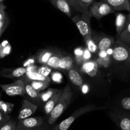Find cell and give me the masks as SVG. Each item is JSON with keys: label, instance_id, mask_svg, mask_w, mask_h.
Segmentation results:
<instances>
[{"label": "cell", "instance_id": "obj_2", "mask_svg": "<svg viewBox=\"0 0 130 130\" xmlns=\"http://www.w3.org/2000/svg\"><path fill=\"white\" fill-rule=\"evenodd\" d=\"M105 107L104 106H96L95 105H87L82 107L79 108L75 110L68 118L62 121L61 123L56 125L54 127L53 130H68L74 121L81 116L89 112L94 111V110H103L105 109Z\"/></svg>", "mask_w": 130, "mask_h": 130}, {"label": "cell", "instance_id": "obj_19", "mask_svg": "<svg viewBox=\"0 0 130 130\" xmlns=\"http://www.w3.org/2000/svg\"><path fill=\"white\" fill-rule=\"evenodd\" d=\"M74 61L72 57L67 55H63L61 58L59 70H65L69 71V70L74 69Z\"/></svg>", "mask_w": 130, "mask_h": 130}, {"label": "cell", "instance_id": "obj_21", "mask_svg": "<svg viewBox=\"0 0 130 130\" xmlns=\"http://www.w3.org/2000/svg\"><path fill=\"white\" fill-rule=\"evenodd\" d=\"M62 56L63 55L60 53L55 52L54 54L52 56V57L48 61L46 66H48V67L52 69L59 70L61 58H62Z\"/></svg>", "mask_w": 130, "mask_h": 130}, {"label": "cell", "instance_id": "obj_33", "mask_svg": "<svg viewBox=\"0 0 130 130\" xmlns=\"http://www.w3.org/2000/svg\"><path fill=\"white\" fill-rule=\"evenodd\" d=\"M120 107L125 111L130 112V96H126L121 100Z\"/></svg>", "mask_w": 130, "mask_h": 130}, {"label": "cell", "instance_id": "obj_47", "mask_svg": "<svg viewBox=\"0 0 130 130\" xmlns=\"http://www.w3.org/2000/svg\"><path fill=\"white\" fill-rule=\"evenodd\" d=\"M3 1V0H0V2H1H1H2V1Z\"/></svg>", "mask_w": 130, "mask_h": 130}, {"label": "cell", "instance_id": "obj_6", "mask_svg": "<svg viewBox=\"0 0 130 130\" xmlns=\"http://www.w3.org/2000/svg\"><path fill=\"white\" fill-rule=\"evenodd\" d=\"M1 88L4 92L10 96H23L25 94V88L24 83L21 79L15 82L7 85H1Z\"/></svg>", "mask_w": 130, "mask_h": 130}, {"label": "cell", "instance_id": "obj_10", "mask_svg": "<svg viewBox=\"0 0 130 130\" xmlns=\"http://www.w3.org/2000/svg\"><path fill=\"white\" fill-rule=\"evenodd\" d=\"M26 72V68L21 67L15 69H2L0 71V74L7 78H17L22 77Z\"/></svg>", "mask_w": 130, "mask_h": 130}, {"label": "cell", "instance_id": "obj_44", "mask_svg": "<svg viewBox=\"0 0 130 130\" xmlns=\"http://www.w3.org/2000/svg\"><path fill=\"white\" fill-rule=\"evenodd\" d=\"M32 130H44V129H32Z\"/></svg>", "mask_w": 130, "mask_h": 130}, {"label": "cell", "instance_id": "obj_31", "mask_svg": "<svg viewBox=\"0 0 130 130\" xmlns=\"http://www.w3.org/2000/svg\"><path fill=\"white\" fill-rule=\"evenodd\" d=\"M52 71V69L49 67L48 66H46V65H42L40 67H38L37 72L39 73L40 74L43 75V76L45 77H48L50 74H51Z\"/></svg>", "mask_w": 130, "mask_h": 130}, {"label": "cell", "instance_id": "obj_26", "mask_svg": "<svg viewBox=\"0 0 130 130\" xmlns=\"http://www.w3.org/2000/svg\"><path fill=\"white\" fill-rule=\"evenodd\" d=\"M60 90L57 89H49L46 92L40 94V100L43 102H48L50 99H52L53 96L58 93Z\"/></svg>", "mask_w": 130, "mask_h": 130}, {"label": "cell", "instance_id": "obj_24", "mask_svg": "<svg viewBox=\"0 0 130 130\" xmlns=\"http://www.w3.org/2000/svg\"><path fill=\"white\" fill-rule=\"evenodd\" d=\"M128 24L126 29L118 37V40L130 46V13L128 14Z\"/></svg>", "mask_w": 130, "mask_h": 130}, {"label": "cell", "instance_id": "obj_48", "mask_svg": "<svg viewBox=\"0 0 130 130\" xmlns=\"http://www.w3.org/2000/svg\"><path fill=\"white\" fill-rule=\"evenodd\" d=\"M0 101H1V100H0Z\"/></svg>", "mask_w": 130, "mask_h": 130}, {"label": "cell", "instance_id": "obj_32", "mask_svg": "<svg viewBox=\"0 0 130 130\" xmlns=\"http://www.w3.org/2000/svg\"><path fill=\"white\" fill-rule=\"evenodd\" d=\"M17 123L13 120H10L0 127V130H15Z\"/></svg>", "mask_w": 130, "mask_h": 130}, {"label": "cell", "instance_id": "obj_13", "mask_svg": "<svg viewBox=\"0 0 130 130\" xmlns=\"http://www.w3.org/2000/svg\"><path fill=\"white\" fill-rule=\"evenodd\" d=\"M128 15L126 16L122 13H118L116 15L115 24L118 37L126 29L128 24Z\"/></svg>", "mask_w": 130, "mask_h": 130}, {"label": "cell", "instance_id": "obj_27", "mask_svg": "<svg viewBox=\"0 0 130 130\" xmlns=\"http://www.w3.org/2000/svg\"><path fill=\"white\" fill-rule=\"evenodd\" d=\"M83 53L84 49L81 47H79V48L75 49V58H76V64L78 66H82V64L83 63Z\"/></svg>", "mask_w": 130, "mask_h": 130}, {"label": "cell", "instance_id": "obj_35", "mask_svg": "<svg viewBox=\"0 0 130 130\" xmlns=\"http://www.w3.org/2000/svg\"><path fill=\"white\" fill-rule=\"evenodd\" d=\"M77 1L79 3V5L82 6L83 8L85 9L86 11H89V7L94 2V0H77Z\"/></svg>", "mask_w": 130, "mask_h": 130}, {"label": "cell", "instance_id": "obj_15", "mask_svg": "<svg viewBox=\"0 0 130 130\" xmlns=\"http://www.w3.org/2000/svg\"><path fill=\"white\" fill-rule=\"evenodd\" d=\"M50 1L56 8L59 10L69 17H71L72 16L71 6L67 0H50Z\"/></svg>", "mask_w": 130, "mask_h": 130}, {"label": "cell", "instance_id": "obj_36", "mask_svg": "<svg viewBox=\"0 0 130 130\" xmlns=\"http://www.w3.org/2000/svg\"><path fill=\"white\" fill-rule=\"evenodd\" d=\"M10 120V116L5 114L0 110V127Z\"/></svg>", "mask_w": 130, "mask_h": 130}, {"label": "cell", "instance_id": "obj_20", "mask_svg": "<svg viewBox=\"0 0 130 130\" xmlns=\"http://www.w3.org/2000/svg\"><path fill=\"white\" fill-rule=\"evenodd\" d=\"M68 75L70 80L74 85L79 86V87H81L83 85V80L82 77L77 70L74 69L69 70L68 71Z\"/></svg>", "mask_w": 130, "mask_h": 130}, {"label": "cell", "instance_id": "obj_43", "mask_svg": "<svg viewBox=\"0 0 130 130\" xmlns=\"http://www.w3.org/2000/svg\"><path fill=\"white\" fill-rule=\"evenodd\" d=\"M15 130H27V129H20V128H16V129Z\"/></svg>", "mask_w": 130, "mask_h": 130}, {"label": "cell", "instance_id": "obj_30", "mask_svg": "<svg viewBox=\"0 0 130 130\" xmlns=\"http://www.w3.org/2000/svg\"><path fill=\"white\" fill-rule=\"evenodd\" d=\"M96 62L99 67H108L110 65V62H111L110 55H108L107 57H104V58H98L96 60Z\"/></svg>", "mask_w": 130, "mask_h": 130}, {"label": "cell", "instance_id": "obj_41", "mask_svg": "<svg viewBox=\"0 0 130 130\" xmlns=\"http://www.w3.org/2000/svg\"><path fill=\"white\" fill-rule=\"evenodd\" d=\"M27 70V72H34V71H37L38 70V67L35 66L34 65L31 66H29V67H25Z\"/></svg>", "mask_w": 130, "mask_h": 130}, {"label": "cell", "instance_id": "obj_5", "mask_svg": "<svg viewBox=\"0 0 130 130\" xmlns=\"http://www.w3.org/2000/svg\"><path fill=\"white\" fill-rule=\"evenodd\" d=\"M89 11L93 17L100 20L104 16L114 12V10L108 4L103 1H95L89 7Z\"/></svg>", "mask_w": 130, "mask_h": 130}, {"label": "cell", "instance_id": "obj_22", "mask_svg": "<svg viewBox=\"0 0 130 130\" xmlns=\"http://www.w3.org/2000/svg\"><path fill=\"white\" fill-rule=\"evenodd\" d=\"M22 80H25L27 82L29 83L36 91L40 93V91L44 90L47 86L49 85V82H44V81H30L27 79L25 76H23L21 78Z\"/></svg>", "mask_w": 130, "mask_h": 130}, {"label": "cell", "instance_id": "obj_17", "mask_svg": "<svg viewBox=\"0 0 130 130\" xmlns=\"http://www.w3.org/2000/svg\"><path fill=\"white\" fill-rule=\"evenodd\" d=\"M62 91L60 90L58 93L56 94V95H55V96H53L52 99H50L48 102H46V103L45 105H44V112H45L46 115L49 116L50 114V113L52 112L53 109H54L55 105H57V104L58 103V100H59L60 98L61 95H62Z\"/></svg>", "mask_w": 130, "mask_h": 130}, {"label": "cell", "instance_id": "obj_46", "mask_svg": "<svg viewBox=\"0 0 130 130\" xmlns=\"http://www.w3.org/2000/svg\"><path fill=\"white\" fill-rule=\"evenodd\" d=\"M129 13H130V0H129Z\"/></svg>", "mask_w": 130, "mask_h": 130}, {"label": "cell", "instance_id": "obj_45", "mask_svg": "<svg viewBox=\"0 0 130 130\" xmlns=\"http://www.w3.org/2000/svg\"><path fill=\"white\" fill-rule=\"evenodd\" d=\"M129 57H130V46H129Z\"/></svg>", "mask_w": 130, "mask_h": 130}, {"label": "cell", "instance_id": "obj_34", "mask_svg": "<svg viewBox=\"0 0 130 130\" xmlns=\"http://www.w3.org/2000/svg\"><path fill=\"white\" fill-rule=\"evenodd\" d=\"M69 2V5H71V6L72 8H73L74 10H77V11H80L81 13H84V12H87L88 11H86L85 9H83L82 8V6L79 5L78 2H77V0H67Z\"/></svg>", "mask_w": 130, "mask_h": 130}, {"label": "cell", "instance_id": "obj_4", "mask_svg": "<svg viewBox=\"0 0 130 130\" xmlns=\"http://www.w3.org/2000/svg\"><path fill=\"white\" fill-rule=\"evenodd\" d=\"M112 57L114 61L122 63L130 67V57L129 53V45L118 40L114 43Z\"/></svg>", "mask_w": 130, "mask_h": 130}, {"label": "cell", "instance_id": "obj_38", "mask_svg": "<svg viewBox=\"0 0 130 130\" xmlns=\"http://www.w3.org/2000/svg\"><path fill=\"white\" fill-rule=\"evenodd\" d=\"M91 53L87 49V48H85L84 49V53H83V60L84 62L85 61H88L91 60Z\"/></svg>", "mask_w": 130, "mask_h": 130}, {"label": "cell", "instance_id": "obj_16", "mask_svg": "<svg viewBox=\"0 0 130 130\" xmlns=\"http://www.w3.org/2000/svg\"><path fill=\"white\" fill-rule=\"evenodd\" d=\"M25 85V93L28 95L32 102L35 103H39L40 100V93L35 90L30 84L25 80H22Z\"/></svg>", "mask_w": 130, "mask_h": 130}, {"label": "cell", "instance_id": "obj_18", "mask_svg": "<svg viewBox=\"0 0 130 130\" xmlns=\"http://www.w3.org/2000/svg\"><path fill=\"white\" fill-rule=\"evenodd\" d=\"M55 52L52 50H43L40 51L37 54L36 59L38 63L41 65H46L47 62L49 60L52 56L54 54Z\"/></svg>", "mask_w": 130, "mask_h": 130}, {"label": "cell", "instance_id": "obj_29", "mask_svg": "<svg viewBox=\"0 0 130 130\" xmlns=\"http://www.w3.org/2000/svg\"><path fill=\"white\" fill-rule=\"evenodd\" d=\"M14 105L13 104L1 100L0 101V110L5 114H9L13 110Z\"/></svg>", "mask_w": 130, "mask_h": 130}, {"label": "cell", "instance_id": "obj_14", "mask_svg": "<svg viewBox=\"0 0 130 130\" xmlns=\"http://www.w3.org/2000/svg\"><path fill=\"white\" fill-rule=\"evenodd\" d=\"M99 51H107L114 44V39L107 36H99L96 39Z\"/></svg>", "mask_w": 130, "mask_h": 130}, {"label": "cell", "instance_id": "obj_9", "mask_svg": "<svg viewBox=\"0 0 130 130\" xmlns=\"http://www.w3.org/2000/svg\"><path fill=\"white\" fill-rule=\"evenodd\" d=\"M38 106L27 100H23L22 107L18 116V121L31 116L37 110Z\"/></svg>", "mask_w": 130, "mask_h": 130}, {"label": "cell", "instance_id": "obj_28", "mask_svg": "<svg viewBox=\"0 0 130 130\" xmlns=\"http://www.w3.org/2000/svg\"><path fill=\"white\" fill-rule=\"evenodd\" d=\"M11 45L7 41H4L0 44V57L3 58L11 52Z\"/></svg>", "mask_w": 130, "mask_h": 130}, {"label": "cell", "instance_id": "obj_42", "mask_svg": "<svg viewBox=\"0 0 130 130\" xmlns=\"http://www.w3.org/2000/svg\"><path fill=\"white\" fill-rule=\"evenodd\" d=\"M98 55H99V58H104L109 55L107 51H99Z\"/></svg>", "mask_w": 130, "mask_h": 130}, {"label": "cell", "instance_id": "obj_12", "mask_svg": "<svg viewBox=\"0 0 130 130\" xmlns=\"http://www.w3.org/2000/svg\"><path fill=\"white\" fill-rule=\"evenodd\" d=\"M99 67L96 60L91 59L90 60L84 62L81 66V69L84 73L86 74L91 77H94L97 74Z\"/></svg>", "mask_w": 130, "mask_h": 130}, {"label": "cell", "instance_id": "obj_39", "mask_svg": "<svg viewBox=\"0 0 130 130\" xmlns=\"http://www.w3.org/2000/svg\"><path fill=\"white\" fill-rule=\"evenodd\" d=\"M36 60H37V59H36V57H31V58H29L27 60L25 61L24 63V67H27L29 66H33L34 64V62H35Z\"/></svg>", "mask_w": 130, "mask_h": 130}, {"label": "cell", "instance_id": "obj_37", "mask_svg": "<svg viewBox=\"0 0 130 130\" xmlns=\"http://www.w3.org/2000/svg\"><path fill=\"white\" fill-rule=\"evenodd\" d=\"M8 19L7 17L4 19V20H0V37H1L3 32L5 31V29L8 27Z\"/></svg>", "mask_w": 130, "mask_h": 130}, {"label": "cell", "instance_id": "obj_1", "mask_svg": "<svg viewBox=\"0 0 130 130\" xmlns=\"http://www.w3.org/2000/svg\"><path fill=\"white\" fill-rule=\"evenodd\" d=\"M72 99V91L69 85H67L62 91V95L58 100V103L48 117V123L52 124L57 121V119L62 115L65 110L67 109Z\"/></svg>", "mask_w": 130, "mask_h": 130}, {"label": "cell", "instance_id": "obj_11", "mask_svg": "<svg viewBox=\"0 0 130 130\" xmlns=\"http://www.w3.org/2000/svg\"><path fill=\"white\" fill-rule=\"evenodd\" d=\"M108 4L114 11H129V0H100Z\"/></svg>", "mask_w": 130, "mask_h": 130}, {"label": "cell", "instance_id": "obj_23", "mask_svg": "<svg viewBox=\"0 0 130 130\" xmlns=\"http://www.w3.org/2000/svg\"><path fill=\"white\" fill-rule=\"evenodd\" d=\"M25 77L27 79L30 81H44V82H49L50 83V78L49 77H45L43 75L38 73L37 71L31 72H26Z\"/></svg>", "mask_w": 130, "mask_h": 130}, {"label": "cell", "instance_id": "obj_8", "mask_svg": "<svg viewBox=\"0 0 130 130\" xmlns=\"http://www.w3.org/2000/svg\"><path fill=\"white\" fill-rule=\"evenodd\" d=\"M43 119L40 117H29L22 120H19L17 123V128L20 129L32 130L41 126L43 124Z\"/></svg>", "mask_w": 130, "mask_h": 130}, {"label": "cell", "instance_id": "obj_7", "mask_svg": "<svg viewBox=\"0 0 130 130\" xmlns=\"http://www.w3.org/2000/svg\"><path fill=\"white\" fill-rule=\"evenodd\" d=\"M110 118L121 130H130V114L128 112L112 113Z\"/></svg>", "mask_w": 130, "mask_h": 130}, {"label": "cell", "instance_id": "obj_25", "mask_svg": "<svg viewBox=\"0 0 130 130\" xmlns=\"http://www.w3.org/2000/svg\"><path fill=\"white\" fill-rule=\"evenodd\" d=\"M84 39H85V43H86V48L91 53H94V54L99 53V48H98L97 43H96L95 39H94L91 36L86 38Z\"/></svg>", "mask_w": 130, "mask_h": 130}, {"label": "cell", "instance_id": "obj_40", "mask_svg": "<svg viewBox=\"0 0 130 130\" xmlns=\"http://www.w3.org/2000/svg\"><path fill=\"white\" fill-rule=\"evenodd\" d=\"M7 17L5 12V6L0 2V20H3Z\"/></svg>", "mask_w": 130, "mask_h": 130}, {"label": "cell", "instance_id": "obj_3", "mask_svg": "<svg viewBox=\"0 0 130 130\" xmlns=\"http://www.w3.org/2000/svg\"><path fill=\"white\" fill-rule=\"evenodd\" d=\"M92 17L90 11L81 13L72 18V21L76 24L81 35L84 39L91 36V18Z\"/></svg>", "mask_w": 130, "mask_h": 130}]
</instances>
